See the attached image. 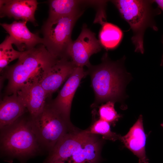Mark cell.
Wrapping results in <instances>:
<instances>
[{
	"mask_svg": "<svg viewBox=\"0 0 163 163\" xmlns=\"http://www.w3.org/2000/svg\"><path fill=\"white\" fill-rule=\"evenodd\" d=\"M103 143L97 135L74 127L50 151L44 163H99Z\"/></svg>",
	"mask_w": 163,
	"mask_h": 163,
	"instance_id": "1",
	"label": "cell"
},
{
	"mask_svg": "<svg viewBox=\"0 0 163 163\" xmlns=\"http://www.w3.org/2000/svg\"><path fill=\"white\" fill-rule=\"evenodd\" d=\"M59 59L42 44L22 52L15 64L5 69L4 76L8 80L5 90L7 95L16 94L27 84L40 83Z\"/></svg>",
	"mask_w": 163,
	"mask_h": 163,
	"instance_id": "2",
	"label": "cell"
},
{
	"mask_svg": "<svg viewBox=\"0 0 163 163\" xmlns=\"http://www.w3.org/2000/svg\"><path fill=\"white\" fill-rule=\"evenodd\" d=\"M124 59L112 61L107 53L97 65L88 67L87 74L90 75L91 86L95 95L93 107L107 101H119L122 96L124 85L123 66Z\"/></svg>",
	"mask_w": 163,
	"mask_h": 163,
	"instance_id": "3",
	"label": "cell"
},
{
	"mask_svg": "<svg viewBox=\"0 0 163 163\" xmlns=\"http://www.w3.org/2000/svg\"><path fill=\"white\" fill-rule=\"evenodd\" d=\"M122 18L129 24L133 32L131 40L135 51L143 54V38L146 29L158 30L154 17L161 13L158 8L154 9L153 0H116L111 1Z\"/></svg>",
	"mask_w": 163,
	"mask_h": 163,
	"instance_id": "4",
	"label": "cell"
},
{
	"mask_svg": "<svg viewBox=\"0 0 163 163\" xmlns=\"http://www.w3.org/2000/svg\"><path fill=\"white\" fill-rule=\"evenodd\" d=\"M20 118L11 126L1 130L0 148L6 154L23 158L35 154L39 150L40 144L30 120Z\"/></svg>",
	"mask_w": 163,
	"mask_h": 163,
	"instance_id": "5",
	"label": "cell"
},
{
	"mask_svg": "<svg viewBox=\"0 0 163 163\" xmlns=\"http://www.w3.org/2000/svg\"><path fill=\"white\" fill-rule=\"evenodd\" d=\"M32 128L40 145L50 151L57 142L74 127L52 105L46 103L43 111L31 117Z\"/></svg>",
	"mask_w": 163,
	"mask_h": 163,
	"instance_id": "6",
	"label": "cell"
},
{
	"mask_svg": "<svg viewBox=\"0 0 163 163\" xmlns=\"http://www.w3.org/2000/svg\"><path fill=\"white\" fill-rule=\"evenodd\" d=\"M83 13L48 18L42 27L43 44L53 56L69 59L68 53L73 41L71 35L75 23Z\"/></svg>",
	"mask_w": 163,
	"mask_h": 163,
	"instance_id": "7",
	"label": "cell"
},
{
	"mask_svg": "<svg viewBox=\"0 0 163 163\" xmlns=\"http://www.w3.org/2000/svg\"><path fill=\"white\" fill-rule=\"evenodd\" d=\"M102 47L94 34L84 25L78 38L71 43L68 56L76 67H88L91 65L89 61L91 56L100 51Z\"/></svg>",
	"mask_w": 163,
	"mask_h": 163,
	"instance_id": "8",
	"label": "cell"
},
{
	"mask_svg": "<svg viewBox=\"0 0 163 163\" xmlns=\"http://www.w3.org/2000/svg\"><path fill=\"white\" fill-rule=\"evenodd\" d=\"M83 68L76 67L67 80L56 97L50 101L66 118L70 120L72 100L81 79L87 75Z\"/></svg>",
	"mask_w": 163,
	"mask_h": 163,
	"instance_id": "9",
	"label": "cell"
},
{
	"mask_svg": "<svg viewBox=\"0 0 163 163\" xmlns=\"http://www.w3.org/2000/svg\"><path fill=\"white\" fill-rule=\"evenodd\" d=\"M27 22L25 21H15L10 24H0L9 34L13 44L21 52L29 50L43 43V38L28 29L26 25Z\"/></svg>",
	"mask_w": 163,
	"mask_h": 163,
	"instance_id": "10",
	"label": "cell"
},
{
	"mask_svg": "<svg viewBox=\"0 0 163 163\" xmlns=\"http://www.w3.org/2000/svg\"><path fill=\"white\" fill-rule=\"evenodd\" d=\"M76 67L71 59L64 58L59 59L50 68L40 83L48 98L67 79Z\"/></svg>",
	"mask_w": 163,
	"mask_h": 163,
	"instance_id": "11",
	"label": "cell"
},
{
	"mask_svg": "<svg viewBox=\"0 0 163 163\" xmlns=\"http://www.w3.org/2000/svg\"><path fill=\"white\" fill-rule=\"evenodd\" d=\"M38 4L36 0H0V18H13L35 25V13Z\"/></svg>",
	"mask_w": 163,
	"mask_h": 163,
	"instance_id": "12",
	"label": "cell"
},
{
	"mask_svg": "<svg viewBox=\"0 0 163 163\" xmlns=\"http://www.w3.org/2000/svg\"><path fill=\"white\" fill-rule=\"evenodd\" d=\"M16 93L22 99L31 117L37 116L43 110L48 97L39 82L27 84Z\"/></svg>",
	"mask_w": 163,
	"mask_h": 163,
	"instance_id": "13",
	"label": "cell"
},
{
	"mask_svg": "<svg viewBox=\"0 0 163 163\" xmlns=\"http://www.w3.org/2000/svg\"><path fill=\"white\" fill-rule=\"evenodd\" d=\"M120 140L138 158L139 163H149L145 154L146 135L143 128L142 115L139 116L126 135L120 136Z\"/></svg>",
	"mask_w": 163,
	"mask_h": 163,
	"instance_id": "14",
	"label": "cell"
},
{
	"mask_svg": "<svg viewBox=\"0 0 163 163\" xmlns=\"http://www.w3.org/2000/svg\"><path fill=\"white\" fill-rule=\"evenodd\" d=\"M27 110L22 99L16 93L6 95L0 101L1 130L11 126Z\"/></svg>",
	"mask_w": 163,
	"mask_h": 163,
	"instance_id": "15",
	"label": "cell"
},
{
	"mask_svg": "<svg viewBox=\"0 0 163 163\" xmlns=\"http://www.w3.org/2000/svg\"><path fill=\"white\" fill-rule=\"evenodd\" d=\"M94 1L50 0L48 18H53L83 13L86 6L94 5Z\"/></svg>",
	"mask_w": 163,
	"mask_h": 163,
	"instance_id": "16",
	"label": "cell"
},
{
	"mask_svg": "<svg viewBox=\"0 0 163 163\" xmlns=\"http://www.w3.org/2000/svg\"><path fill=\"white\" fill-rule=\"evenodd\" d=\"M100 24L102 27L99 34V40L101 45L107 50L115 48L122 39V30L117 26L106 21Z\"/></svg>",
	"mask_w": 163,
	"mask_h": 163,
	"instance_id": "17",
	"label": "cell"
},
{
	"mask_svg": "<svg viewBox=\"0 0 163 163\" xmlns=\"http://www.w3.org/2000/svg\"><path fill=\"white\" fill-rule=\"evenodd\" d=\"M11 38L7 36L0 44V71L1 72L8 64L14 60L18 59L22 52L14 50Z\"/></svg>",
	"mask_w": 163,
	"mask_h": 163,
	"instance_id": "18",
	"label": "cell"
},
{
	"mask_svg": "<svg viewBox=\"0 0 163 163\" xmlns=\"http://www.w3.org/2000/svg\"><path fill=\"white\" fill-rule=\"evenodd\" d=\"M87 130L92 134L101 135L104 139L114 141L120 140L121 136L111 131L110 123L101 119L95 121Z\"/></svg>",
	"mask_w": 163,
	"mask_h": 163,
	"instance_id": "19",
	"label": "cell"
},
{
	"mask_svg": "<svg viewBox=\"0 0 163 163\" xmlns=\"http://www.w3.org/2000/svg\"><path fill=\"white\" fill-rule=\"evenodd\" d=\"M114 103L113 101H109L100 107L98 113L100 119L110 123H114L118 120L120 116L114 109Z\"/></svg>",
	"mask_w": 163,
	"mask_h": 163,
	"instance_id": "20",
	"label": "cell"
},
{
	"mask_svg": "<svg viewBox=\"0 0 163 163\" xmlns=\"http://www.w3.org/2000/svg\"><path fill=\"white\" fill-rule=\"evenodd\" d=\"M153 1L154 2L156 3L157 4L158 7L163 11V0H155ZM161 42L163 46V35L162 36Z\"/></svg>",
	"mask_w": 163,
	"mask_h": 163,
	"instance_id": "21",
	"label": "cell"
},
{
	"mask_svg": "<svg viewBox=\"0 0 163 163\" xmlns=\"http://www.w3.org/2000/svg\"><path fill=\"white\" fill-rule=\"evenodd\" d=\"M161 126L163 128V123L161 124Z\"/></svg>",
	"mask_w": 163,
	"mask_h": 163,
	"instance_id": "22",
	"label": "cell"
}]
</instances>
